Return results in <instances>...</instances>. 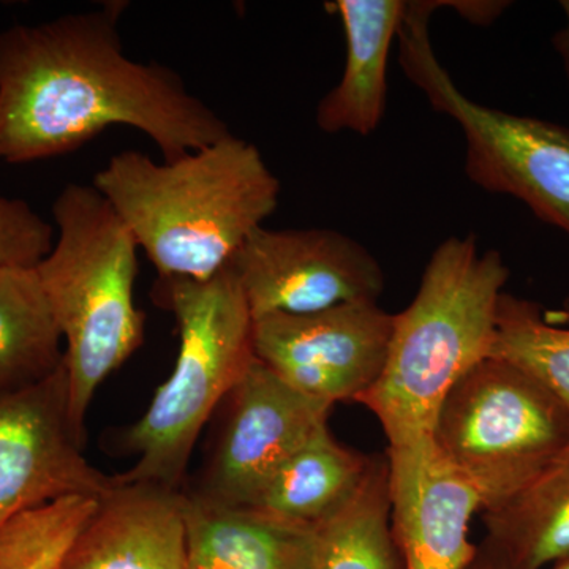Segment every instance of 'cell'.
Wrapping results in <instances>:
<instances>
[{"mask_svg": "<svg viewBox=\"0 0 569 569\" xmlns=\"http://www.w3.org/2000/svg\"><path fill=\"white\" fill-rule=\"evenodd\" d=\"M153 293L178 323V358L127 433L137 463L116 478L178 489L206 422L254 361L253 317L230 264L203 282L159 277Z\"/></svg>", "mask_w": 569, "mask_h": 569, "instance_id": "5", "label": "cell"}, {"mask_svg": "<svg viewBox=\"0 0 569 569\" xmlns=\"http://www.w3.org/2000/svg\"><path fill=\"white\" fill-rule=\"evenodd\" d=\"M467 569H509L503 561L497 559L492 552H489L488 549L482 546L479 549V553L477 559H475L473 563L470 565Z\"/></svg>", "mask_w": 569, "mask_h": 569, "instance_id": "25", "label": "cell"}, {"mask_svg": "<svg viewBox=\"0 0 569 569\" xmlns=\"http://www.w3.org/2000/svg\"><path fill=\"white\" fill-rule=\"evenodd\" d=\"M63 362L51 376L0 395V526L24 509L118 486L82 456Z\"/></svg>", "mask_w": 569, "mask_h": 569, "instance_id": "10", "label": "cell"}, {"mask_svg": "<svg viewBox=\"0 0 569 569\" xmlns=\"http://www.w3.org/2000/svg\"><path fill=\"white\" fill-rule=\"evenodd\" d=\"M560 6L565 11V17H567V24H565L561 31L557 32L553 44H556V50L559 51L561 61H563L565 71H567L569 80V0H563V2H560Z\"/></svg>", "mask_w": 569, "mask_h": 569, "instance_id": "24", "label": "cell"}, {"mask_svg": "<svg viewBox=\"0 0 569 569\" xmlns=\"http://www.w3.org/2000/svg\"><path fill=\"white\" fill-rule=\"evenodd\" d=\"M62 340L36 268H0V395L51 376Z\"/></svg>", "mask_w": 569, "mask_h": 569, "instance_id": "18", "label": "cell"}, {"mask_svg": "<svg viewBox=\"0 0 569 569\" xmlns=\"http://www.w3.org/2000/svg\"><path fill=\"white\" fill-rule=\"evenodd\" d=\"M189 569H312L317 527L186 496Z\"/></svg>", "mask_w": 569, "mask_h": 569, "instance_id": "15", "label": "cell"}, {"mask_svg": "<svg viewBox=\"0 0 569 569\" xmlns=\"http://www.w3.org/2000/svg\"><path fill=\"white\" fill-rule=\"evenodd\" d=\"M62 569H189L186 496L164 486L118 481L100 498Z\"/></svg>", "mask_w": 569, "mask_h": 569, "instance_id": "13", "label": "cell"}, {"mask_svg": "<svg viewBox=\"0 0 569 569\" xmlns=\"http://www.w3.org/2000/svg\"><path fill=\"white\" fill-rule=\"evenodd\" d=\"M490 356L537 378L569 413V326L550 325L537 302L503 293Z\"/></svg>", "mask_w": 569, "mask_h": 569, "instance_id": "20", "label": "cell"}, {"mask_svg": "<svg viewBox=\"0 0 569 569\" xmlns=\"http://www.w3.org/2000/svg\"><path fill=\"white\" fill-rule=\"evenodd\" d=\"M432 440L492 511L568 447L569 413L537 378L489 356L445 397Z\"/></svg>", "mask_w": 569, "mask_h": 569, "instance_id": "6", "label": "cell"}, {"mask_svg": "<svg viewBox=\"0 0 569 569\" xmlns=\"http://www.w3.org/2000/svg\"><path fill=\"white\" fill-rule=\"evenodd\" d=\"M441 2H407L399 61L433 110L458 122L466 174L490 193L522 201L539 220L569 236V129L473 102L459 91L430 41V17Z\"/></svg>", "mask_w": 569, "mask_h": 569, "instance_id": "7", "label": "cell"}, {"mask_svg": "<svg viewBox=\"0 0 569 569\" xmlns=\"http://www.w3.org/2000/svg\"><path fill=\"white\" fill-rule=\"evenodd\" d=\"M227 400V422L198 496L254 508L283 463L328 425L332 406L291 388L257 358Z\"/></svg>", "mask_w": 569, "mask_h": 569, "instance_id": "11", "label": "cell"}, {"mask_svg": "<svg viewBox=\"0 0 569 569\" xmlns=\"http://www.w3.org/2000/svg\"><path fill=\"white\" fill-rule=\"evenodd\" d=\"M339 14L347 40L342 78L318 102L321 132L369 137L383 121L388 99V59L406 14L403 0H337L326 3Z\"/></svg>", "mask_w": 569, "mask_h": 569, "instance_id": "14", "label": "cell"}, {"mask_svg": "<svg viewBox=\"0 0 569 569\" xmlns=\"http://www.w3.org/2000/svg\"><path fill=\"white\" fill-rule=\"evenodd\" d=\"M52 219L54 246L36 272L66 342L69 413L84 437L93 395L144 337L134 305L140 247L92 183H67Z\"/></svg>", "mask_w": 569, "mask_h": 569, "instance_id": "4", "label": "cell"}, {"mask_svg": "<svg viewBox=\"0 0 569 569\" xmlns=\"http://www.w3.org/2000/svg\"><path fill=\"white\" fill-rule=\"evenodd\" d=\"M123 2L0 32V162L78 151L112 126L144 133L163 160L230 132L176 71L123 51Z\"/></svg>", "mask_w": 569, "mask_h": 569, "instance_id": "1", "label": "cell"}, {"mask_svg": "<svg viewBox=\"0 0 569 569\" xmlns=\"http://www.w3.org/2000/svg\"><path fill=\"white\" fill-rule=\"evenodd\" d=\"M312 569H400L391 531L387 456L372 459L356 496L317 527Z\"/></svg>", "mask_w": 569, "mask_h": 569, "instance_id": "19", "label": "cell"}, {"mask_svg": "<svg viewBox=\"0 0 569 569\" xmlns=\"http://www.w3.org/2000/svg\"><path fill=\"white\" fill-rule=\"evenodd\" d=\"M230 266L253 318L378 302L385 290V272L377 258L350 236L326 228L260 227Z\"/></svg>", "mask_w": 569, "mask_h": 569, "instance_id": "9", "label": "cell"}, {"mask_svg": "<svg viewBox=\"0 0 569 569\" xmlns=\"http://www.w3.org/2000/svg\"><path fill=\"white\" fill-rule=\"evenodd\" d=\"M546 321L550 325L568 326L569 325V295L565 298L563 305L557 310H545Z\"/></svg>", "mask_w": 569, "mask_h": 569, "instance_id": "26", "label": "cell"}, {"mask_svg": "<svg viewBox=\"0 0 569 569\" xmlns=\"http://www.w3.org/2000/svg\"><path fill=\"white\" fill-rule=\"evenodd\" d=\"M372 459L340 445L328 422L277 471L254 508L284 522L316 529L356 496Z\"/></svg>", "mask_w": 569, "mask_h": 569, "instance_id": "16", "label": "cell"}, {"mask_svg": "<svg viewBox=\"0 0 569 569\" xmlns=\"http://www.w3.org/2000/svg\"><path fill=\"white\" fill-rule=\"evenodd\" d=\"M54 241V224L24 200L0 194V268H36Z\"/></svg>", "mask_w": 569, "mask_h": 569, "instance_id": "22", "label": "cell"}, {"mask_svg": "<svg viewBox=\"0 0 569 569\" xmlns=\"http://www.w3.org/2000/svg\"><path fill=\"white\" fill-rule=\"evenodd\" d=\"M99 505L71 496L11 516L0 526V569H62Z\"/></svg>", "mask_w": 569, "mask_h": 569, "instance_id": "21", "label": "cell"}, {"mask_svg": "<svg viewBox=\"0 0 569 569\" xmlns=\"http://www.w3.org/2000/svg\"><path fill=\"white\" fill-rule=\"evenodd\" d=\"M92 186L159 277L197 282L231 263L274 213L282 190L260 149L233 133L163 163L138 151L116 153Z\"/></svg>", "mask_w": 569, "mask_h": 569, "instance_id": "2", "label": "cell"}, {"mask_svg": "<svg viewBox=\"0 0 569 569\" xmlns=\"http://www.w3.org/2000/svg\"><path fill=\"white\" fill-rule=\"evenodd\" d=\"M452 9L458 10L467 21L478 24H489L496 21L507 7L508 2H448Z\"/></svg>", "mask_w": 569, "mask_h": 569, "instance_id": "23", "label": "cell"}, {"mask_svg": "<svg viewBox=\"0 0 569 569\" xmlns=\"http://www.w3.org/2000/svg\"><path fill=\"white\" fill-rule=\"evenodd\" d=\"M508 279L501 253L479 249L475 234L451 236L433 250L413 301L395 313L380 377L356 400L388 445L432 436L445 397L492 353Z\"/></svg>", "mask_w": 569, "mask_h": 569, "instance_id": "3", "label": "cell"}, {"mask_svg": "<svg viewBox=\"0 0 569 569\" xmlns=\"http://www.w3.org/2000/svg\"><path fill=\"white\" fill-rule=\"evenodd\" d=\"M391 531L400 569H467L479 553L470 522L477 489L443 458L432 436L388 445Z\"/></svg>", "mask_w": 569, "mask_h": 569, "instance_id": "12", "label": "cell"}, {"mask_svg": "<svg viewBox=\"0 0 569 569\" xmlns=\"http://www.w3.org/2000/svg\"><path fill=\"white\" fill-rule=\"evenodd\" d=\"M395 313L378 302H350L312 313L253 318L254 358L280 380L335 407L358 400L380 377Z\"/></svg>", "mask_w": 569, "mask_h": 569, "instance_id": "8", "label": "cell"}, {"mask_svg": "<svg viewBox=\"0 0 569 569\" xmlns=\"http://www.w3.org/2000/svg\"><path fill=\"white\" fill-rule=\"evenodd\" d=\"M548 569H569V553L563 559L557 560L556 563L550 565Z\"/></svg>", "mask_w": 569, "mask_h": 569, "instance_id": "27", "label": "cell"}, {"mask_svg": "<svg viewBox=\"0 0 569 569\" xmlns=\"http://www.w3.org/2000/svg\"><path fill=\"white\" fill-rule=\"evenodd\" d=\"M485 548L509 569H548L569 553V445L526 488L485 512Z\"/></svg>", "mask_w": 569, "mask_h": 569, "instance_id": "17", "label": "cell"}]
</instances>
